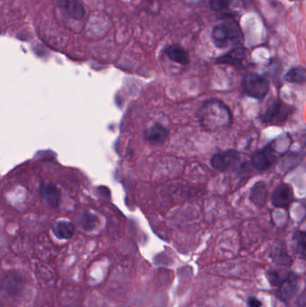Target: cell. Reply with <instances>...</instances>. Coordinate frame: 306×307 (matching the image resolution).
<instances>
[{
  "instance_id": "cb8c5ba5",
  "label": "cell",
  "mask_w": 306,
  "mask_h": 307,
  "mask_svg": "<svg viewBox=\"0 0 306 307\" xmlns=\"http://www.w3.org/2000/svg\"><path fill=\"white\" fill-rule=\"evenodd\" d=\"M288 1H292V2H294V1H297V0H288Z\"/></svg>"
},
{
  "instance_id": "9c48e42d",
  "label": "cell",
  "mask_w": 306,
  "mask_h": 307,
  "mask_svg": "<svg viewBox=\"0 0 306 307\" xmlns=\"http://www.w3.org/2000/svg\"><path fill=\"white\" fill-rule=\"evenodd\" d=\"M247 58L248 52L244 48H236L228 51L227 53L220 56L216 61L231 66H243Z\"/></svg>"
},
{
  "instance_id": "44dd1931",
  "label": "cell",
  "mask_w": 306,
  "mask_h": 307,
  "mask_svg": "<svg viewBox=\"0 0 306 307\" xmlns=\"http://www.w3.org/2000/svg\"><path fill=\"white\" fill-rule=\"evenodd\" d=\"M232 0H210V7L214 11H222L229 7Z\"/></svg>"
},
{
  "instance_id": "ba28073f",
  "label": "cell",
  "mask_w": 306,
  "mask_h": 307,
  "mask_svg": "<svg viewBox=\"0 0 306 307\" xmlns=\"http://www.w3.org/2000/svg\"><path fill=\"white\" fill-rule=\"evenodd\" d=\"M294 200V191L288 184L282 183L277 187L272 197L271 202L276 208H287Z\"/></svg>"
},
{
  "instance_id": "d6986e66",
  "label": "cell",
  "mask_w": 306,
  "mask_h": 307,
  "mask_svg": "<svg viewBox=\"0 0 306 307\" xmlns=\"http://www.w3.org/2000/svg\"><path fill=\"white\" fill-rule=\"evenodd\" d=\"M295 252L302 259H305L306 234L303 231H296L293 235Z\"/></svg>"
},
{
  "instance_id": "4fadbf2b",
  "label": "cell",
  "mask_w": 306,
  "mask_h": 307,
  "mask_svg": "<svg viewBox=\"0 0 306 307\" xmlns=\"http://www.w3.org/2000/svg\"><path fill=\"white\" fill-rule=\"evenodd\" d=\"M51 230L56 237L60 240H67L70 239L75 233V226L71 222L60 220L55 222L51 226Z\"/></svg>"
},
{
  "instance_id": "5b68a950",
  "label": "cell",
  "mask_w": 306,
  "mask_h": 307,
  "mask_svg": "<svg viewBox=\"0 0 306 307\" xmlns=\"http://www.w3.org/2000/svg\"><path fill=\"white\" fill-rule=\"evenodd\" d=\"M25 288V280L18 271H7L0 277V290L12 297L21 296Z\"/></svg>"
},
{
  "instance_id": "9a60e30c",
  "label": "cell",
  "mask_w": 306,
  "mask_h": 307,
  "mask_svg": "<svg viewBox=\"0 0 306 307\" xmlns=\"http://www.w3.org/2000/svg\"><path fill=\"white\" fill-rule=\"evenodd\" d=\"M165 54L173 62L179 63L181 65H187L189 58L188 55L183 48L179 45H171L165 50Z\"/></svg>"
},
{
  "instance_id": "8992f818",
  "label": "cell",
  "mask_w": 306,
  "mask_h": 307,
  "mask_svg": "<svg viewBox=\"0 0 306 307\" xmlns=\"http://www.w3.org/2000/svg\"><path fill=\"white\" fill-rule=\"evenodd\" d=\"M277 160H278L277 152L273 149V148H271V146H269L253 155L251 163L253 167L258 171H267L274 165Z\"/></svg>"
},
{
  "instance_id": "6da1fadb",
  "label": "cell",
  "mask_w": 306,
  "mask_h": 307,
  "mask_svg": "<svg viewBox=\"0 0 306 307\" xmlns=\"http://www.w3.org/2000/svg\"><path fill=\"white\" fill-rule=\"evenodd\" d=\"M200 124L208 130H217L231 124L232 114L222 101L210 100L200 107L198 113Z\"/></svg>"
},
{
  "instance_id": "3957f363",
  "label": "cell",
  "mask_w": 306,
  "mask_h": 307,
  "mask_svg": "<svg viewBox=\"0 0 306 307\" xmlns=\"http://www.w3.org/2000/svg\"><path fill=\"white\" fill-rule=\"evenodd\" d=\"M293 112L292 106L283 103L279 99H276L270 101L262 110L259 120L265 124H281L287 121Z\"/></svg>"
},
{
  "instance_id": "7a4b0ae2",
  "label": "cell",
  "mask_w": 306,
  "mask_h": 307,
  "mask_svg": "<svg viewBox=\"0 0 306 307\" xmlns=\"http://www.w3.org/2000/svg\"><path fill=\"white\" fill-rule=\"evenodd\" d=\"M211 37L216 48L226 49L238 46L243 41V32L236 22L227 21L213 28Z\"/></svg>"
},
{
  "instance_id": "ffe728a7",
  "label": "cell",
  "mask_w": 306,
  "mask_h": 307,
  "mask_svg": "<svg viewBox=\"0 0 306 307\" xmlns=\"http://www.w3.org/2000/svg\"><path fill=\"white\" fill-rule=\"evenodd\" d=\"M97 224V218L91 213H84L79 219V225L85 231H92Z\"/></svg>"
},
{
  "instance_id": "52a82bcc",
  "label": "cell",
  "mask_w": 306,
  "mask_h": 307,
  "mask_svg": "<svg viewBox=\"0 0 306 307\" xmlns=\"http://www.w3.org/2000/svg\"><path fill=\"white\" fill-rule=\"evenodd\" d=\"M240 155L234 150L217 153L211 158V165L217 171H227L239 162Z\"/></svg>"
},
{
  "instance_id": "30bf717a",
  "label": "cell",
  "mask_w": 306,
  "mask_h": 307,
  "mask_svg": "<svg viewBox=\"0 0 306 307\" xmlns=\"http://www.w3.org/2000/svg\"><path fill=\"white\" fill-rule=\"evenodd\" d=\"M168 137V128L158 123L152 125L145 132V140L152 145L163 144L167 140Z\"/></svg>"
},
{
  "instance_id": "2e32d148",
  "label": "cell",
  "mask_w": 306,
  "mask_h": 307,
  "mask_svg": "<svg viewBox=\"0 0 306 307\" xmlns=\"http://www.w3.org/2000/svg\"><path fill=\"white\" fill-rule=\"evenodd\" d=\"M267 196V187L266 183L259 182L251 188L250 199L257 206H262L266 202Z\"/></svg>"
},
{
  "instance_id": "7402d4cb",
  "label": "cell",
  "mask_w": 306,
  "mask_h": 307,
  "mask_svg": "<svg viewBox=\"0 0 306 307\" xmlns=\"http://www.w3.org/2000/svg\"><path fill=\"white\" fill-rule=\"evenodd\" d=\"M273 260L277 263H281V264L287 265V266H289L291 264V262H292L290 257L287 256V253H283L282 251L276 252L275 254L273 255Z\"/></svg>"
},
{
  "instance_id": "7c38bea8",
  "label": "cell",
  "mask_w": 306,
  "mask_h": 307,
  "mask_svg": "<svg viewBox=\"0 0 306 307\" xmlns=\"http://www.w3.org/2000/svg\"><path fill=\"white\" fill-rule=\"evenodd\" d=\"M278 296L282 301H289L297 291V276L294 273L279 287Z\"/></svg>"
},
{
  "instance_id": "ac0fdd59",
  "label": "cell",
  "mask_w": 306,
  "mask_h": 307,
  "mask_svg": "<svg viewBox=\"0 0 306 307\" xmlns=\"http://www.w3.org/2000/svg\"><path fill=\"white\" fill-rule=\"evenodd\" d=\"M293 272L281 271V270H270L267 272V279L269 282L273 287H279L284 281L289 278Z\"/></svg>"
},
{
  "instance_id": "e0dca14e",
  "label": "cell",
  "mask_w": 306,
  "mask_h": 307,
  "mask_svg": "<svg viewBox=\"0 0 306 307\" xmlns=\"http://www.w3.org/2000/svg\"><path fill=\"white\" fill-rule=\"evenodd\" d=\"M285 79L293 84H303L306 79L305 70L302 66L293 67L286 74Z\"/></svg>"
},
{
  "instance_id": "603a6c76",
  "label": "cell",
  "mask_w": 306,
  "mask_h": 307,
  "mask_svg": "<svg viewBox=\"0 0 306 307\" xmlns=\"http://www.w3.org/2000/svg\"><path fill=\"white\" fill-rule=\"evenodd\" d=\"M262 303L257 299L256 297H250L247 300V306L248 307H261Z\"/></svg>"
},
{
  "instance_id": "277c9868",
  "label": "cell",
  "mask_w": 306,
  "mask_h": 307,
  "mask_svg": "<svg viewBox=\"0 0 306 307\" xmlns=\"http://www.w3.org/2000/svg\"><path fill=\"white\" fill-rule=\"evenodd\" d=\"M242 88L248 96L262 100L269 93L270 83L262 76L249 72L244 75L242 81Z\"/></svg>"
},
{
  "instance_id": "5bb4252c",
  "label": "cell",
  "mask_w": 306,
  "mask_h": 307,
  "mask_svg": "<svg viewBox=\"0 0 306 307\" xmlns=\"http://www.w3.org/2000/svg\"><path fill=\"white\" fill-rule=\"evenodd\" d=\"M59 6L75 20L82 19L85 16V8L79 0H59Z\"/></svg>"
},
{
  "instance_id": "8fae6325",
  "label": "cell",
  "mask_w": 306,
  "mask_h": 307,
  "mask_svg": "<svg viewBox=\"0 0 306 307\" xmlns=\"http://www.w3.org/2000/svg\"><path fill=\"white\" fill-rule=\"evenodd\" d=\"M40 193L45 202L50 206L56 208L59 206L60 192L59 189L52 183H44L40 189Z\"/></svg>"
}]
</instances>
